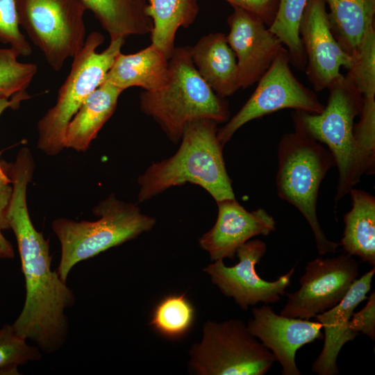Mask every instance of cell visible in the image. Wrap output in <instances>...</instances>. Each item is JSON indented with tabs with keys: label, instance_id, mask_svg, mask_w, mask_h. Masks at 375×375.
Instances as JSON below:
<instances>
[{
	"label": "cell",
	"instance_id": "1",
	"mask_svg": "<svg viewBox=\"0 0 375 375\" xmlns=\"http://www.w3.org/2000/svg\"><path fill=\"white\" fill-rule=\"evenodd\" d=\"M30 182L24 174L11 178L12 194L7 219L16 238L26 288L23 308L12 325L21 337L52 353L67 340L65 311L74 305L76 298L57 270L52 269L49 240L31 221L26 199Z\"/></svg>",
	"mask_w": 375,
	"mask_h": 375
},
{
	"label": "cell",
	"instance_id": "2",
	"mask_svg": "<svg viewBox=\"0 0 375 375\" xmlns=\"http://www.w3.org/2000/svg\"><path fill=\"white\" fill-rule=\"evenodd\" d=\"M217 125L210 119L188 123L177 151L168 158L153 162L139 176L138 201H146L186 183L199 185L216 202L235 198L225 166L224 147L217 138Z\"/></svg>",
	"mask_w": 375,
	"mask_h": 375
},
{
	"label": "cell",
	"instance_id": "3",
	"mask_svg": "<svg viewBox=\"0 0 375 375\" xmlns=\"http://www.w3.org/2000/svg\"><path fill=\"white\" fill-rule=\"evenodd\" d=\"M326 105L320 113L294 110L295 131L326 144L338 170L335 206L353 188L363 174L375 171L371 160L358 144L354 120L359 116L362 95L347 73L328 88Z\"/></svg>",
	"mask_w": 375,
	"mask_h": 375
},
{
	"label": "cell",
	"instance_id": "4",
	"mask_svg": "<svg viewBox=\"0 0 375 375\" xmlns=\"http://www.w3.org/2000/svg\"><path fill=\"white\" fill-rule=\"evenodd\" d=\"M140 108L151 117L174 143L181 138L190 122L210 119L217 124L229 119L228 101L217 95L198 73L190 47H175L169 59L166 85L155 92L144 91Z\"/></svg>",
	"mask_w": 375,
	"mask_h": 375
},
{
	"label": "cell",
	"instance_id": "5",
	"mask_svg": "<svg viewBox=\"0 0 375 375\" xmlns=\"http://www.w3.org/2000/svg\"><path fill=\"white\" fill-rule=\"evenodd\" d=\"M96 221L58 218L51 228L61 247L57 272L66 281L79 262L94 257L112 247L149 231L156 219L143 214L135 204L118 199L112 193L92 210Z\"/></svg>",
	"mask_w": 375,
	"mask_h": 375
},
{
	"label": "cell",
	"instance_id": "6",
	"mask_svg": "<svg viewBox=\"0 0 375 375\" xmlns=\"http://www.w3.org/2000/svg\"><path fill=\"white\" fill-rule=\"evenodd\" d=\"M276 185L278 196L294 206L308 223L320 256L335 253L340 244L324 234L317 215L319 186L335 160L322 144L294 131L278 144Z\"/></svg>",
	"mask_w": 375,
	"mask_h": 375
},
{
	"label": "cell",
	"instance_id": "7",
	"mask_svg": "<svg viewBox=\"0 0 375 375\" xmlns=\"http://www.w3.org/2000/svg\"><path fill=\"white\" fill-rule=\"evenodd\" d=\"M103 35L97 31L85 38L82 49L73 57L70 72L58 90L55 105L38 122V147L47 156H56L65 148L67 126L87 97L104 81L125 38L110 40L101 52Z\"/></svg>",
	"mask_w": 375,
	"mask_h": 375
},
{
	"label": "cell",
	"instance_id": "8",
	"mask_svg": "<svg viewBox=\"0 0 375 375\" xmlns=\"http://www.w3.org/2000/svg\"><path fill=\"white\" fill-rule=\"evenodd\" d=\"M190 356V369L198 375H264L276 361L239 319L206 322Z\"/></svg>",
	"mask_w": 375,
	"mask_h": 375
},
{
	"label": "cell",
	"instance_id": "9",
	"mask_svg": "<svg viewBox=\"0 0 375 375\" xmlns=\"http://www.w3.org/2000/svg\"><path fill=\"white\" fill-rule=\"evenodd\" d=\"M19 24L43 53L49 66L60 71L84 45L87 10L83 0H15Z\"/></svg>",
	"mask_w": 375,
	"mask_h": 375
},
{
	"label": "cell",
	"instance_id": "10",
	"mask_svg": "<svg viewBox=\"0 0 375 375\" xmlns=\"http://www.w3.org/2000/svg\"><path fill=\"white\" fill-rule=\"evenodd\" d=\"M290 65L288 50L283 47L249 99L218 129L217 138L223 147L242 126L274 112L288 108L312 113L323 110L324 105L315 92L297 78Z\"/></svg>",
	"mask_w": 375,
	"mask_h": 375
},
{
	"label": "cell",
	"instance_id": "11",
	"mask_svg": "<svg viewBox=\"0 0 375 375\" xmlns=\"http://www.w3.org/2000/svg\"><path fill=\"white\" fill-rule=\"evenodd\" d=\"M358 276V264L353 256H340L310 261L299 279V288L288 294L280 315L310 319L337 304Z\"/></svg>",
	"mask_w": 375,
	"mask_h": 375
},
{
	"label": "cell",
	"instance_id": "12",
	"mask_svg": "<svg viewBox=\"0 0 375 375\" xmlns=\"http://www.w3.org/2000/svg\"><path fill=\"white\" fill-rule=\"evenodd\" d=\"M266 251L267 244L263 241L249 240L238 249L235 255L239 262L236 265L227 267L223 260H219L204 267L203 272L224 295L233 298L242 310L258 303H275L286 294L295 267L275 281L262 279L256 266Z\"/></svg>",
	"mask_w": 375,
	"mask_h": 375
},
{
	"label": "cell",
	"instance_id": "13",
	"mask_svg": "<svg viewBox=\"0 0 375 375\" xmlns=\"http://www.w3.org/2000/svg\"><path fill=\"white\" fill-rule=\"evenodd\" d=\"M299 33L306 56V75L315 92L327 89L349 69L351 56L338 44L331 29L325 0H308Z\"/></svg>",
	"mask_w": 375,
	"mask_h": 375
},
{
	"label": "cell",
	"instance_id": "14",
	"mask_svg": "<svg viewBox=\"0 0 375 375\" xmlns=\"http://www.w3.org/2000/svg\"><path fill=\"white\" fill-rule=\"evenodd\" d=\"M227 22L226 39L236 57L240 88L246 89L259 81L284 46L259 17L242 8L233 7Z\"/></svg>",
	"mask_w": 375,
	"mask_h": 375
},
{
	"label": "cell",
	"instance_id": "15",
	"mask_svg": "<svg viewBox=\"0 0 375 375\" xmlns=\"http://www.w3.org/2000/svg\"><path fill=\"white\" fill-rule=\"evenodd\" d=\"M247 324L249 332L274 356L283 375H301L296 353L303 346L324 338L322 326L316 321L277 315L268 305L252 309Z\"/></svg>",
	"mask_w": 375,
	"mask_h": 375
},
{
	"label": "cell",
	"instance_id": "16",
	"mask_svg": "<svg viewBox=\"0 0 375 375\" xmlns=\"http://www.w3.org/2000/svg\"><path fill=\"white\" fill-rule=\"evenodd\" d=\"M218 214L212 228L199 240L212 261L233 259L238 249L251 238L276 230L272 215L263 208L247 210L234 199L217 202Z\"/></svg>",
	"mask_w": 375,
	"mask_h": 375
},
{
	"label": "cell",
	"instance_id": "17",
	"mask_svg": "<svg viewBox=\"0 0 375 375\" xmlns=\"http://www.w3.org/2000/svg\"><path fill=\"white\" fill-rule=\"evenodd\" d=\"M374 273L375 268L373 267L353 283L338 304L315 316L324 331L323 348L312 365V371L315 374H339L337 365L339 353L347 342L353 341L358 335L349 328V321L356 308L367 299Z\"/></svg>",
	"mask_w": 375,
	"mask_h": 375
},
{
	"label": "cell",
	"instance_id": "18",
	"mask_svg": "<svg viewBox=\"0 0 375 375\" xmlns=\"http://www.w3.org/2000/svg\"><path fill=\"white\" fill-rule=\"evenodd\" d=\"M190 53L198 73L217 95L225 98L240 88L236 57L225 34L203 36L190 47Z\"/></svg>",
	"mask_w": 375,
	"mask_h": 375
},
{
	"label": "cell",
	"instance_id": "19",
	"mask_svg": "<svg viewBox=\"0 0 375 375\" xmlns=\"http://www.w3.org/2000/svg\"><path fill=\"white\" fill-rule=\"evenodd\" d=\"M169 78V59L151 44L131 54L120 52L104 81L122 91L140 87L148 92L163 88Z\"/></svg>",
	"mask_w": 375,
	"mask_h": 375
},
{
	"label": "cell",
	"instance_id": "20",
	"mask_svg": "<svg viewBox=\"0 0 375 375\" xmlns=\"http://www.w3.org/2000/svg\"><path fill=\"white\" fill-rule=\"evenodd\" d=\"M122 92L106 81L95 89L69 122L65 133V148L86 151L113 114Z\"/></svg>",
	"mask_w": 375,
	"mask_h": 375
},
{
	"label": "cell",
	"instance_id": "21",
	"mask_svg": "<svg viewBox=\"0 0 375 375\" xmlns=\"http://www.w3.org/2000/svg\"><path fill=\"white\" fill-rule=\"evenodd\" d=\"M351 209L344 215V228L340 245L344 253L375 265V197L360 189L352 188Z\"/></svg>",
	"mask_w": 375,
	"mask_h": 375
},
{
	"label": "cell",
	"instance_id": "22",
	"mask_svg": "<svg viewBox=\"0 0 375 375\" xmlns=\"http://www.w3.org/2000/svg\"><path fill=\"white\" fill-rule=\"evenodd\" d=\"M110 40L151 33L153 23L146 0H83Z\"/></svg>",
	"mask_w": 375,
	"mask_h": 375
},
{
	"label": "cell",
	"instance_id": "23",
	"mask_svg": "<svg viewBox=\"0 0 375 375\" xmlns=\"http://www.w3.org/2000/svg\"><path fill=\"white\" fill-rule=\"evenodd\" d=\"M325 3L329 8L333 35L351 56L368 30L374 27L375 0H325Z\"/></svg>",
	"mask_w": 375,
	"mask_h": 375
},
{
	"label": "cell",
	"instance_id": "24",
	"mask_svg": "<svg viewBox=\"0 0 375 375\" xmlns=\"http://www.w3.org/2000/svg\"><path fill=\"white\" fill-rule=\"evenodd\" d=\"M148 14L153 23L151 44L167 59L174 49L176 34L179 28H187L195 20L197 0H149Z\"/></svg>",
	"mask_w": 375,
	"mask_h": 375
},
{
	"label": "cell",
	"instance_id": "25",
	"mask_svg": "<svg viewBox=\"0 0 375 375\" xmlns=\"http://www.w3.org/2000/svg\"><path fill=\"white\" fill-rule=\"evenodd\" d=\"M195 309L185 293L165 296L153 309L149 325L162 337L178 340L193 326Z\"/></svg>",
	"mask_w": 375,
	"mask_h": 375
},
{
	"label": "cell",
	"instance_id": "26",
	"mask_svg": "<svg viewBox=\"0 0 375 375\" xmlns=\"http://www.w3.org/2000/svg\"><path fill=\"white\" fill-rule=\"evenodd\" d=\"M308 0H279L275 18L268 27L287 49L291 65L304 71L306 56L299 33Z\"/></svg>",
	"mask_w": 375,
	"mask_h": 375
},
{
	"label": "cell",
	"instance_id": "27",
	"mask_svg": "<svg viewBox=\"0 0 375 375\" xmlns=\"http://www.w3.org/2000/svg\"><path fill=\"white\" fill-rule=\"evenodd\" d=\"M18 56L11 47L0 48V97L11 99L26 93L38 72L35 63L19 62Z\"/></svg>",
	"mask_w": 375,
	"mask_h": 375
},
{
	"label": "cell",
	"instance_id": "28",
	"mask_svg": "<svg viewBox=\"0 0 375 375\" xmlns=\"http://www.w3.org/2000/svg\"><path fill=\"white\" fill-rule=\"evenodd\" d=\"M26 340L12 324L0 328V374H18V366L41 359L40 349Z\"/></svg>",
	"mask_w": 375,
	"mask_h": 375
},
{
	"label": "cell",
	"instance_id": "29",
	"mask_svg": "<svg viewBox=\"0 0 375 375\" xmlns=\"http://www.w3.org/2000/svg\"><path fill=\"white\" fill-rule=\"evenodd\" d=\"M347 70L362 97H375V27L365 35Z\"/></svg>",
	"mask_w": 375,
	"mask_h": 375
},
{
	"label": "cell",
	"instance_id": "30",
	"mask_svg": "<svg viewBox=\"0 0 375 375\" xmlns=\"http://www.w3.org/2000/svg\"><path fill=\"white\" fill-rule=\"evenodd\" d=\"M19 26L15 0H0V42L9 44L19 56H27L32 49Z\"/></svg>",
	"mask_w": 375,
	"mask_h": 375
},
{
	"label": "cell",
	"instance_id": "31",
	"mask_svg": "<svg viewBox=\"0 0 375 375\" xmlns=\"http://www.w3.org/2000/svg\"><path fill=\"white\" fill-rule=\"evenodd\" d=\"M356 141L366 156L375 162V97H362L359 120L355 124Z\"/></svg>",
	"mask_w": 375,
	"mask_h": 375
},
{
	"label": "cell",
	"instance_id": "32",
	"mask_svg": "<svg viewBox=\"0 0 375 375\" xmlns=\"http://www.w3.org/2000/svg\"><path fill=\"white\" fill-rule=\"evenodd\" d=\"M365 307L352 314L349 323V328L358 334L362 333L372 340L375 339V293L373 292L367 297Z\"/></svg>",
	"mask_w": 375,
	"mask_h": 375
},
{
	"label": "cell",
	"instance_id": "33",
	"mask_svg": "<svg viewBox=\"0 0 375 375\" xmlns=\"http://www.w3.org/2000/svg\"><path fill=\"white\" fill-rule=\"evenodd\" d=\"M259 17L268 27L276 15L279 0H226Z\"/></svg>",
	"mask_w": 375,
	"mask_h": 375
},
{
	"label": "cell",
	"instance_id": "34",
	"mask_svg": "<svg viewBox=\"0 0 375 375\" xmlns=\"http://www.w3.org/2000/svg\"><path fill=\"white\" fill-rule=\"evenodd\" d=\"M12 194V183L0 176V229L1 231L10 228L7 213Z\"/></svg>",
	"mask_w": 375,
	"mask_h": 375
},
{
	"label": "cell",
	"instance_id": "35",
	"mask_svg": "<svg viewBox=\"0 0 375 375\" xmlns=\"http://www.w3.org/2000/svg\"><path fill=\"white\" fill-rule=\"evenodd\" d=\"M29 98V96L27 93L22 94L15 97H12L11 99H8L5 97H0V115L1 113L7 108H16L19 106V103ZM0 176L4 180L11 183L10 179L7 176L4 172L1 162L0 161Z\"/></svg>",
	"mask_w": 375,
	"mask_h": 375
},
{
	"label": "cell",
	"instance_id": "36",
	"mask_svg": "<svg viewBox=\"0 0 375 375\" xmlns=\"http://www.w3.org/2000/svg\"><path fill=\"white\" fill-rule=\"evenodd\" d=\"M15 257V252L12 244L1 233L0 229V258L11 259Z\"/></svg>",
	"mask_w": 375,
	"mask_h": 375
}]
</instances>
